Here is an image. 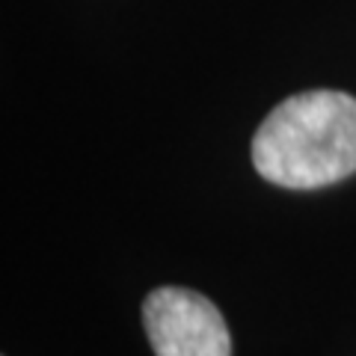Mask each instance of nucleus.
<instances>
[{"mask_svg": "<svg viewBox=\"0 0 356 356\" xmlns=\"http://www.w3.org/2000/svg\"><path fill=\"white\" fill-rule=\"evenodd\" d=\"M252 163L261 178L312 191L356 172V98L315 89L285 98L255 131Z\"/></svg>", "mask_w": 356, "mask_h": 356, "instance_id": "nucleus-1", "label": "nucleus"}, {"mask_svg": "<svg viewBox=\"0 0 356 356\" xmlns=\"http://www.w3.org/2000/svg\"><path fill=\"white\" fill-rule=\"evenodd\" d=\"M143 324L158 356H232L226 318L205 294L166 285L146 297Z\"/></svg>", "mask_w": 356, "mask_h": 356, "instance_id": "nucleus-2", "label": "nucleus"}]
</instances>
